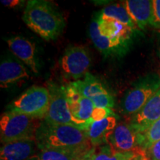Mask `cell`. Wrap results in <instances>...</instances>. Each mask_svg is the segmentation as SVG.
<instances>
[{
	"mask_svg": "<svg viewBox=\"0 0 160 160\" xmlns=\"http://www.w3.org/2000/svg\"><path fill=\"white\" fill-rule=\"evenodd\" d=\"M38 148L65 150L87 153L93 146L85 131L68 125L49 122L43 119L35 136Z\"/></svg>",
	"mask_w": 160,
	"mask_h": 160,
	"instance_id": "obj_1",
	"label": "cell"
},
{
	"mask_svg": "<svg viewBox=\"0 0 160 160\" xmlns=\"http://www.w3.org/2000/svg\"><path fill=\"white\" fill-rule=\"evenodd\" d=\"M22 19L31 31L47 41L57 39L65 25L62 13L51 2L45 0L28 2Z\"/></svg>",
	"mask_w": 160,
	"mask_h": 160,
	"instance_id": "obj_2",
	"label": "cell"
},
{
	"mask_svg": "<svg viewBox=\"0 0 160 160\" xmlns=\"http://www.w3.org/2000/svg\"><path fill=\"white\" fill-rule=\"evenodd\" d=\"M42 120L17 112H5L0 119L1 142L4 145L17 140L35 139Z\"/></svg>",
	"mask_w": 160,
	"mask_h": 160,
	"instance_id": "obj_3",
	"label": "cell"
},
{
	"mask_svg": "<svg viewBox=\"0 0 160 160\" xmlns=\"http://www.w3.org/2000/svg\"><path fill=\"white\" fill-rule=\"evenodd\" d=\"M51 95L48 88L34 85L12 102L8 111L45 119L48 111Z\"/></svg>",
	"mask_w": 160,
	"mask_h": 160,
	"instance_id": "obj_4",
	"label": "cell"
},
{
	"mask_svg": "<svg viewBox=\"0 0 160 160\" xmlns=\"http://www.w3.org/2000/svg\"><path fill=\"white\" fill-rule=\"evenodd\" d=\"M160 89V77L152 73L138 80L128 91L122 102V109L126 115H134L141 110Z\"/></svg>",
	"mask_w": 160,
	"mask_h": 160,
	"instance_id": "obj_5",
	"label": "cell"
},
{
	"mask_svg": "<svg viewBox=\"0 0 160 160\" xmlns=\"http://www.w3.org/2000/svg\"><path fill=\"white\" fill-rule=\"evenodd\" d=\"M48 88L50 91L51 101L45 120L54 124L75 126L85 131L86 128L85 124L72 115L66 94L65 86L50 83Z\"/></svg>",
	"mask_w": 160,
	"mask_h": 160,
	"instance_id": "obj_6",
	"label": "cell"
},
{
	"mask_svg": "<svg viewBox=\"0 0 160 160\" xmlns=\"http://www.w3.org/2000/svg\"><path fill=\"white\" fill-rule=\"evenodd\" d=\"M71 84L81 94L91 99L96 108L112 109L114 105L113 97L91 73H88L82 79L77 80Z\"/></svg>",
	"mask_w": 160,
	"mask_h": 160,
	"instance_id": "obj_7",
	"label": "cell"
},
{
	"mask_svg": "<svg viewBox=\"0 0 160 160\" xmlns=\"http://www.w3.org/2000/svg\"><path fill=\"white\" fill-rule=\"evenodd\" d=\"M91 63L88 52L82 46H70L60 59L64 73L74 79L85 77L88 73Z\"/></svg>",
	"mask_w": 160,
	"mask_h": 160,
	"instance_id": "obj_8",
	"label": "cell"
},
{
	"mask_svg": "<svg viewBox=\"0 0 160 160\" xmlns=\"http://www.w3.org/2000/svg\"><path fill=\"white\" fill-rule=\"evenodd\" d=\"M108 144L122 153L145 151L142 145V135L131 123H119L109 138Z\"/></svg>",
	"mask_w": 160,
	"mask_h": 160,
	"instance_id": "obj_9",
	"label": "cell"
},
{
	"mask_svg": "<svg viewBox=\"0 0 160 160\" xmlns=\"http://www.w3.org/2000/svg\"><path fill=\"white\" fill-rule=\"evenodd\" d=\"M89 33L95 47L105 57L121 54L126 51L128 45V39L102 35L99 30L97 18L90 25Z\"/></svg>",
	"mask_w": 160,
	"mask_h": 160,
	"instance_id": "obj_10",
	"label": "cell"
},
{
	"mask_svg": "<svg viewBox=\"0 0 160 160\" xmlns=\"http://www.w3.org/2000/svg\"><path fill=\"white\" fill-rule=\"evenodd\" d=\"M65 90L72 115L85 124L87 128L92 122L91 119L95 109L94 104L88 98L81 94L71 83L65 86Z\"/></svg>",
	"mask_w": 160,
	"mask_h": 160,
	"instance_id": "obj_11",
	"label": "cell"
},
{
	"mask_svg": "<svg viewBox=\"0 0 160 160\" xmlns=\"http://www.w3.org/2000/svg\"><path fill=\"white\" fill-rule=\"evenodd\" d=\"M160 119V89L138 113L132 116L130 123L139 133Z\"/></svg>",
	"mask_w": 160,
	"mask_h": 160,
	"instance_id": "obj_12",
	"label": "cell"
},
{
	"mask_svg": "<svg viewBox=\"0 0 160 160\" xmlns=\"http://www.w3.org/2000/svg\"><path fill=\"white\" fill-rule=\"evenodd\" d=\"M35 139L17 140L4 144L0 151L1 160H28L38 153Z\"/></svg>",
	"mask_w": 160,
	"mask_h": 160,
	"instance_id": "obj_13",
	"label": "cell"
},
{
	"mask_svg": "<svg viewBox=\"0 0 160 160\" xmlns=\"http://www.w3.org/2000/svg\"><path fill=\"white\" fill-rule=\"evenodd\" d=\"M128 13L139 29L154 25L153 2L151 0H127L124 3Z\"/></svg>",
	"mask_w": 160,
	"mask_h": 160,
	"instance_id": "obj_14",
	"label": "cell"
},
{
	"mask_svg": "<svg viewBox=\"0 0 160 160\" xmlns=\"http://www.w3.org/2000/svg\"><path fill=\"white\" fill-rule=\"evenodd\" d=\"M82 160H148L146 151L122 153L116 151L109 144L93 146Z\"/></svg>",
	"mask_w": 160,
	"mask_h": 160,
	"instance_id": "obj_15",
	"label": "cell"
},
{
	"mask_svg": "<svg viewBox=\"0 0 160 160\" xmlns=\"http://www.w3.org/2000/svg\"><path fill=\"white\" fill-rule=\"evenodd\" d=\"M117 125L115 116H111L99 121L92 122L85 129V132L92 146L108 144L109 138Z\"/></svg>",
	"mask_w": 160,
	"mask_h": 160,
	"instance_id": "obj_16",
	"label": "cell"
},
{
	"mask_svg": "<svg viewBox=\"0 0 160 160\" xmlns=\"http://www.w3.org/2000/svg\"><path fill=\"white\" fill-rule=\"evenodd\" d=\"M6 41L12 53L28 66L33 73H37L35 45L29 40L22 37H15L7 39Z\"/></svg>",
	"mask_w": 160,
	"mask_h": 160,
	"instance_id": "obj_17",
	"label": "cell"
},
{
	"mask_svg": "<svg viewBox=\"0 0 160 160\" xmlns=\"http://www.w3.org/2000/svg\"><path fill=\"white\" fill-rule=\"evenodd\" d=\"M29 78L25 67L13 60L3 61L0 65V86L2 88H8L10 85Z\"/></svg>",
	"mask_w": 160,
	"mask_h": 160,
	"instance_id": "obj_18",
	"label": "cell"
},
{
	"mask_svg": "<svg viewBox=\"0 0 160 160\" xmlns=\"http://www.w3.org/2000/svg\"><path fill=\"white\" fill-rule=\"evenodd\" d=\"M98 17L101 20H113L133 30L137 28L128 13L124 4H114L107 6L100 12Z\"/></svg>",
	"mask_w": 160,
	"mask_h": 160,
	"instance_id": "obj_19",
	"label": "cell"
},
{
	"mask_svg": "<svg viewBox=\"0 0 160 160\" xmlns=\"http://www.w3.org/2000/svg\"><path fill=\"white\" fill-rule=\"evenodd\" d=\"M99 30L102 35L108 37H119L131 39L134 30L113 20H101L97 17Z\"/></svg>",
	"mask_w": 160,
	"mask_h": 160,
	"instance_id": "obj_20",
	"label": "cell"
},
{
	"mask_svg": "<svg viewBox=\"0 0 160 160\" xmlns=\"http://www.w3.org/2000/svg\"><path fill=\"white\" fill-rule=\"evenodd\" d=\"M87 153L65 150H44L28 160H82Z\"/></svg>",
	"mask_w": 160,
	"mask_h": 160,
	"instance_id": "obj_21",
	"label": "cell"
},
{
	"mask_svg": "<svg viewBox=\"0 0 160 160\" xmlns=\"http://www.w3.org/2000/svg\"><path fill=\"white\" fill-rule=\"evenodd\" d=\"M142 135V145L146 151L150 146L160 140V119L153 123Z\"/></svg>",
	"mask_w": 160,
	"mask_h": 160,
	"instance_id": "obj_22",
	"label": "cell"
},
{
	"mask_svg": "<svg viewBox=\"0 0 160 160\" xmlns=\"http://www.w3.org/2000/svg\"><path fill=\"white\" fill-rule=\"evenodd\" d=\"M111 116H115L114 113L112 111L111 109L108 108H96L93 112L91 117V122L99 121V120L104 119L105 118L111 117Z\"/></svg>",
	"mask_w": 160,
	"mask_h": 160,
	"instance_id": "obj_23",
	"label": "cell"
},
{
	"mask_svg": "<svg viewBox=\"0 0 160 160\" xmlns=\"http://www.w3.org/2000/svg\"><path fill=\"white\" fill-rule=\"evenodd\" d=\"M148 158L151 160H160V140L146 150Z\"/></svg>",
	"mask_w": 160,
	"mask_h": 160,
	"instance_id": "obj_24",
	"label": "cell"
},
{
	"mask_svg": "<svg viewBox=\"0 0 160 160\" xmlns=\"http://www.w3.org/2000/svg\"><path fill=\"white\" fill-rule=\"evenodd\" d=\"M153 2V12H154V26L160 25V0Z\"/></svg>",
	"mask_w": 160,
	"mask_h": 160,
	"instance_id": "obj_25",
	"label": "cell"
},
{
	"mask_svg": "<svg viewBox=\"0 0 160 160\" xmlns=\"http://www.w3.org/2000/svg\"><path fill=\"white\" fill-rule=\"evenodd\" d=\"M23 2H25V1H20V0H2L1 1V3L3 5L10 8H13L17 6L22 5Z\"/></svg>",
	"mask_w": 160,
	"mask_h": 160,
	"instance_id": "obj_26",
	"label": "cell"
}]
</instances>
